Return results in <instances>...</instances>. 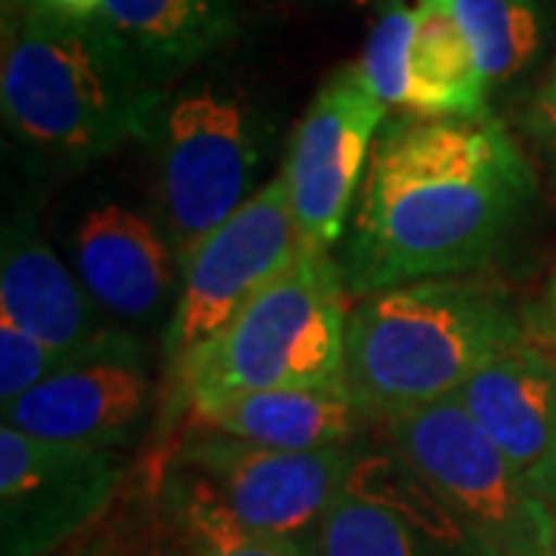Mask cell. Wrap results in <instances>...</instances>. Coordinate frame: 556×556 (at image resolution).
Returning <instances> with one entry per match:
<instances>
[{
	"label": "cell",
	"instance_id": "obj_25",
	"mask_svg": "<svg viewBox=\"0 0 556 556\" xmlns=\"http://www.w3.org/2000/svg\"><path fill=\"white\" fill-rule=\"evenodd\" d=\"M529 482H532V489L541 495V501L551 507V514L556 519V442L554 448H551V455L544 457V464L529 477Z\"/></svg>",
	"mask_w": 556,
	"mask_h": 556
},
{
	"label": "cell",
	"instance_id": "obj_23",
	"mask_svg": "<svg viewBox=\"0 0 556 556\" xmlns=\"http://www.w3.org/2000/svg\"><path fill=\"white\" fill-rule=\"evenodd\" d=\"M522 130L556 159V60L547 68L544 80L535 87V93L526 102Z\"/></svg>",
	"mask_w": 556,
	"mask_h": 556
},
{
	"label": "cell",
	"instance_id": "obj_22",
	"mask_svg": "<svg viewBox=\"0 0 556 556\" xmlns=\"http://www.w3.org/2000/svg\"><path fill=\"white\" fill-rule=\"evenodd\" d=\"M65 358L68 356L50 350L43 340L28 334L16 321L0 316V405L7 408L25 393H31Z\"/></svg>",
	"mask_w": 556,
	"mask_h": 556
},
{
	"label": "cell",
	"instance_id": "obj_4",
	"mask_svg": "<svg viewBox=\"0 0 556 556\" xmlns=\"http://www.w3.org/2000/svg\"><path fill=\"white\" fill-rule=\"evenodd\" d=\"M350 291L338 257L300 251L219 334L201 343L167 390L170 415H201L248 393L343 378Z\"/></svg>",
	"mask_w": 556,
	"mask_h": 556
},
{
	"label": "cell",
	"instance_id": "obj_13",
	"mask_svg": "<svg viewBox=\"0 0 556 556\" xmlns=\"http://www.w3.org/2000/svg\"><path fill=\"white\" fill-rule=\"evenodd\" d=\"M65 254L118 328L142 334L167 325L179 294V257L159 214L124 199H93L65 229Z\"/></svg>",
	"mask_w": 556,
	"mask_h": 556
},
{
	"label": "cell",
	"instance_id": "obj_3",
	"mask_svg": "<svg viewBox=\"0 0 556 556\" xmlns=\"http://www.w3.org/2000/svg\"><path fill=\"white\" fill-rule=\"evenodd\" d=\"M526 338L507 291L479 276L427 278L358 298L343 380L371 420L452 399L485 362Z\"/></svg>",
	"mask_w": 556,
	"mask_h": 556
},
{
	"label": "cell",
	"instance_id": "obj_14",
	"mask_svg": "<svg viewBox=\"0 0 556 556\" xmlns=\"http://www.w3.org/2000/svg\"><path fill=\"white\" fill-rule=\"evenodd\" d=\"M0 316L16 321L62 356H75L109 328L72 263L60 257L38 223L25 214L10 217L3 226Z\"/></svg>",
	"mask_w": 556,
	"mask_h": 556
},
{
	"label": "cell",
	"instance_id": "obj_28",
	"mask_svg": "<svg viewBox=\"0 0 556 556\" xmlns=\"http://www.w3.org/2000/svg\"><path fill=\"white\" fill-rule=\"evenodd\" d=\"M142 556H186V554H182V547H179V551H161V554H142Z\"/></svg>",
	"mask_w": 556,
	"mask_h": 556
},
{
	"label": "cell",
	"instance_id": "obj_7",
	"mask_svg": "<svg viewBox=\"0 0 556 556\" xmlns=\"http://www.w3.org/2000/svg\"><path fill=\"white\" fill-rule=\"evenodd\" d=\"M356 445L278 452L192 427L167 470L189 477L251 535L288 556H318L325 522L356 467Z\"/></svg>",
	"mask_w": 556,
	"mask_h": 556
},
{
	"label": "cell",
	"instance_id": "obj_15",
	"mask_svg": "<svg viewBox=\"0 0 556 556\" xmlns=\"http://www.w3.org/2000/svg\"><path fill=\"white\" fill-rule=\"evenodd\" d=\"M455 399L504 455L532 477L556 442V353L529 334L485 362Z\"/></svg>",
	"mask_w": 556,
	"mask_h": 556
},
{
	"label": "cell",
	"instance_id": "obj_24",
	"mask_svg": "<svg viewBox=\"0 0 556 556\" xmlns=\"http://www.w3.org/2000/svg\"><path fill=\"white\" fill-rule=\"evenodd\" d=\"M105 0H38V13L68 22H100Z\"/></svg>",
	"mask_w": 556,
	"mask_h": 556
},
{
	"label": "cell",
	"instance_id": "obj_11",
	"mask_svg": "<svg viewBox=\"0 0 556 556\" xmlns=\"http://www.w3.org/2000/svg\"><path fill=\"white\" fill-rule=\"evenodd\" d=\"M387 112L358 62H350L328 75L298 121L278 177L303 251H331L346 236Z\"/></svg>",
	"mask_w": 556,
	"mask_h": 556
},
{
	"label": "cell",
	"instance_id": "obj_2",
	"mask_svg": "<svg viewBox=\"0 0 556 556\" xmlns=\"http://www.w3.org/2000/svg\"><path fill=\"white\" fill-rule=\"evenodd\" d=\"M167 90L100 22L31 10L3 31V124L40 174H78L134 139L149 142Z\"/></svg>",
	"mask_w": 556,
	"mask_h": 556
},
{
	"label": "cell",
	"instance_id": "obj_6",
	"mask_svg": "<svg viewBox=\"0 0 556 556\" xmlns=\"http://www.w3.org/2000/svg\"><path fill=\"white\" fill-rule=\"evenodd\" d=\"M387 442L504 556H556V519L455 396L383 420Z\"/></svg>",
	"mask_w": 556,
	"mask_h": 556
},
{
	"label": "cell",
	"instance_id": "obj_27",
	"mask_svg": "<svg viewBox=\"0 0 556 556\" xmlns=\"http://www.w3.org/2000/svg\"><path fill=\"white\" fill-rule=\"evenodd\" d=\"M0 7H3V31H10L38 7V0H0Z\"/></svg>",
	"mask_w": 556,
	"mask_h": 556
},
{
	"label": "cell",
	"instance_id": "obj_12",
	"mask_svg": "<svg viewBox=\"0 0 556 556\" xmlns=\"http://www.w3.org/2000/svg\"><path fill=\"white\" fill-rule=\"evenodd\" d=\"M318 556H504L387 445L358 442Z\"/></svg>",
	"mask_w": 556,
	"mask_h": 556
},
{
	"label": "cell",
	"instance_id": "obj_21",
	"mask_svg": "<svg viewBox=\"0 0 556 556\" xmlns=\"http://www.w3.org/2000/svg\"><path fill=\"white\" fill-rule=\"evenodd\" d=\"M412 43H415V7L408 0H383L378 20L368 31L358 68L387 109L412 115Z\"/></svg>",
	"mask_w": 556,
	"mask_h": 556
},
{
	"label": "cell",
	"instance_id": "obj_5",
	"mask_svg": "<svg viewBox=\"0 0 556 556\" xmlns=\"http://www.w3.org/2000/svg\"><path fill=\"white\" fill-rule=\"evenodd\" d=\"M146 146L155 161V214L182 263L263 189L273 124L232 78H195L167 90Z\"/></svg>",
	"mask_w": 556,
	"mask_h": 556
},
{
	"label": "cell",
	"instance_id": "obj_8",
	"mask_svg": "<svg viewBox=\"0 0 556 556\" xmlns=\"http://www.w3.org/2000/svg\"><path fill=\"white\" fill-rule=\"evenodd\" d=\"M300 251L303 244L281 177L263 182L254 199L204 236L179 263L177 306L161 331L159 362L167 383H174L186 358L273 285Z\"/></svg>",
	"mask_w": 556,
	"mask_h": 556
},
{
	"label": "cell",
	"instance_id": "obj_17",
	"mask_svg": "<svg viewBox=\"0 0 556 556\" xmlns=\"http://www.w3.org/2000/svg\"><path fill=\"white\" fill-rule=\"evenodd\" d=\"M100 25L149 78L170 87L236 38L239 7L236 0H105Z\"/></svg>",
	"mask_w": 556,
	"mask_h": 556
},
{
	"label": "cell",
	"instance_id": "obj_9",
	"mask_svg": "<svg viewBox=\"0 0 556 556\" xmlns=\"http://www.w3.org/2000/svg\"><path fill=\"white\" fill-rule=\"evenodd\" d=\"M159 405L155 356L142 334L105 328L31 393L3 408V427L50 442L127 452Z\"/></svg>",
	"mask_w": 556,
	"mask_h": 556
},
{
	"label": "cell",
	"instance_id": "obj_19",
	"mask_svg": "<svg viewBox=\"0 0 556 556\" xmlns=\"http://www.w3.org/2000/svg\"><path fill=\"white\" fill-rule=\"evenodd\" d=\"M489 90L522 78L551 31V0H448Z\"/></svg>",
	"mask_w": 556,
	"mask_h": 556
},
{
	"label": "cell",
	"instance_id": "obj_1",
	"mask_svg": "<svg viewBox=\"0 0 556 556\" xmlns=\"http://www.w3.org/2000/svg\"><path fill=\"white\" fill-rule=\"evenodd\" d=\"M535 195V170L495 115L380 127L338 266L350 298L482 273Z\"/></svg>",
	"mask_w": 556,
	"mask_h": 556
},
{
	"label": "cell",
	"instance_id": "obj_10",
	"mask_svg": "<svg viewBox=\"0 0 556 556\" xmlns=\"http://www.w3.org/2000/svg\"><path fill=\"white\" fill-rule=\"evenodd\" d=\"M134 460L0 427V556H50L115 504Z\"/></svg>",
	"mask_w": 556,
	"mask_h": 556
},
{
	"label": "cell",
	"instance_id": "obj_26",
	"mask_svg": "<svg viewBox=\"0 0 556 556\" xmlns=\"http://www.w3.org/2000/svg\"><path fill=\"white\" fill-rule=\"evenodd\" d=\"M538 331H544V334L556 343V269H554V276H551V281H547V291H544Z\"/></svg>",
	"mask_w": 556,
	"mask_h": 556
},
{
	"label": "cell",
	"instance_id": "obj_18",
	"mask_svg": "<svg viewBox=\"0 0 556 556\" xmlns=\"http://www.w3.org/2000/svg\"><path fill=\"white\" fill-rule=\"evenodd\" d=\"M412 115L479 118L489 115V84L448 0H417L412 43Z\"/></svg>",
	"mask_w": 556,
	"mask_h": 556
},
{
	"label": "cell",
	"instance_id": "obj_16",
	"mask_svg": "<svg viewBox=\"0 0 556 556\" xmlns=\"http://www.w3.org/2000/svg\"><path fill=\"white\" fill-rule=\"evenodd\" d=\"M365 420L371 417L358 408L343 378L316 387L248 393L189 417V424L199 430L278 452H321L356 445Z\"/></svg>",
	"mask_w": 556,
	"mask_h": 556
},
{
	"label": "cell",
	"instance_id": "obj_20",
	"mask_svg": "<svg viewBox=\"0 0 556 556\" xmlns=\"http://www.w3.org/2000/svg\"><path fill=\"white\" fill-rule=\"evenodd\" d=\"M161 497L186 556H288L276 544L241 529L214 497L177 470L164 473Z\"/></svg>",
	"mask_w": 556,
	"mask_h": 556
}]
</instances>
